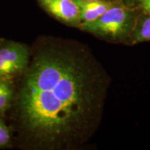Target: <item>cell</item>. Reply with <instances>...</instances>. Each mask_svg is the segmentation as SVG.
Returning a JSON list of instances; mask_svg holds the SVG:
<instances>
[{
    "label": "cell",
    "instance_id": "1",
    "mask_svg": "<svg viewBox=\"0 0 150 150\" xmlns=\"http://www.w3.org/2000/svg\"><path fill=\"white\" fill-rule=\"evenodd\" d=\"M108 81L82 47L52 42L35 55L18 97L22 125L48 147L83 142L100 120Z\"/></svg>",
    "mask_w": 150,
    "mask_h": 150
},
{
    "label": "cell",
    "instance_id": "2",
    "mask_svg": "<svg viewBox=\"0 0 150 150\" xmlns=\"http://www.w3.org/2000/svg\"><path fill=\"white\" fill-rule=\"evenodd\" d=\"M132 19V13L129 8L113 5L97 20L81 22L79 26L82 29L96 34L115 37L127 31Z\"/></svg>",
    "mask_w": 150,
    "mask_h": 150
},
{
    "label": "cell",
    "instance_id": "3",
    "mask_svg": "<svg viewBox=\"0 0 150 150\" xmlns=\"http://www.w3.org/2000/svg\"><path fill=\"white\" fill-rule=\"evenodd\" d=\"M29 52L19 43L11 42L0 49V77L21 72L27 66Z\"/></svg>",
    "mask_w": 150,
    "mask_h": 150
},
{
    "label": "cell",
    "instance_id": "4",
    "mask_svg": "<svg viewBox=\"0 0 150 150\" xmlns=\"http://www.w3.org/2000/svg\"><path fill=\"white\" fill-rule=\"evenodd\" d=\"M42 6L59 20L72 25L81 24L79 9L75 0H38Z\"/></svg>",
    "mask_w": 150,
    "mask_h": 150
},
{
    "label": "cell",
    "instance_id": "5",
    "mask_svg": "<svg viewBox=\"0 0 150 150\" xmlns=\"http://www.w3.org/2000/svg\"><path fill=\"white\" fill-rule=\"evenodd\" d=\"M79 9V16L81 22H92L97 20L114 4L110 1H86L75 0Z\"/></svg>",
    "mask_w": 150,
    "mask_h": 150
},
{
    "label": "cell",
    "instance_id": "6",
    "mask_svg": "<svg viewBox=\"0 0 150 150\" xmlns=\"http://www.w3.org/2000/svg\"><path fill=\"white\" fill-rule=\"evenodd\" d=\"M13 91L11 83L5 80H0V112H4L10 106Z\"/></svg>",
    "mask_w": 150,
    "mask_h": 150
},
{
    "label": "cell",
    "instance_id": "7",
    "mask_svg": "<svg viewBox=\"0 0 150 150\" xmlns=\"http://www.w3.org/2000/svg\"><path fill=\"white\" fill-rule=\"evenodd\" d=\"M136 38L140 42L150 40V16L142 21L137 31Z\"/></svg>",
    "mask_w": 150,
    "mask_h": 150
},
{
    "label": "cell",
    "instance_id": "8",
    "mask_svg": "<svg viewBox=\"0 0 150 150\" xmlns=\"http://www.w3.org/2000/svg\"><path fill=\"white\" fill-rule=\"evenodd\" d=\"M8 129L0 120V147L6 146L10 140Z\"/></svg>",
    "mask_w": 150,
    "mask_h": 150
},
{
    "label": "cell",
    "instance_id": "9",
    "mask_svg": "<svg viewBox=\"0 0 150 150\" xmlns=\"http://www.w3.org/2000/svg\"><path fill=\"white\" fill-rule=\"evenodd\" d=\"M140 4L142 8L150 14V0H140Z\"/></svg>",
    "mask_w": 150,
    "mask_h": 150
},
{
    "label": "cell",
    "instance_id": "10",
    "mask_svg": "<svg viewBox=\"0 0 150 150\" xmlns=\"http://www.w3.org/2000/svg\"><path fill=\"white\" fill-rule=\"evenodd\" d=\"M86 1H103V0H86Z\"/></svg>",
    "mask_w": 150,
    "mask_h": 150
}]
</instances>
